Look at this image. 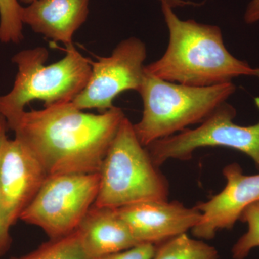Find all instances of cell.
Segmentation results:
<instances>
[{
	"instance_id": "obj_1",
	"label": "cell",
	"mask_w": 259,
	"mask_h": 259,
	"mask_svg": "<svg viewBox=\"0 0 259 259\" xmlns=\"http://www.w3.org/2000/svg\"><path fill=\"white\" fill-rule=\"evenodd\" d=\"M8 127L41 163L48 177L100 172L104 158L125 117L114 106L87 113L72 102L40 110L0 112Z\"/></svg>"
},
{
	"instance_id": "obj_2",
	"label": "cell",
	"mask_w": 259,
	"mask_h": 259,
	"mask_svg": "<svg viewBox=\"0 0 259 259\" xmlns=\"http://www.w3.org/2000/svg\"><path fill=\"white\" fill-rule=\"evenodd\" d=\"M161 5L169 42L162 57L145 66V71L165 81L196 88L231 82L241 76L259 79L258 68L239 60L226 49L219 27L181 20L169 5Z\"/></svg>"
},
{
	"instance_id": "obj_3",
	"label": "cell",
	"mask_w": 259,
	"mask_h": 259,
	"mask_svg": "<svg viewBox=\"0 0 259 259\" xmlns=\"http://www.w3.org/2000/svg\"><path fill=\"white\" fill-rule=\"evenodd\" d=\"M236 90L233 82L196 88L159 79L145 71L141 90L143 115L134 125L146 147L158 140L203 122Z\"/></svg>"
},
{
	"instance_id": "obj_4",
	"label": "cell",
	"mask_w": 259,
	"mask_h": 259,
	"mask_svg": "<svg viewBox=\"0 0 259 259\" xmlns=\"http://www.w3.org/2000/svg\"><path fill=\"white\" fill-rule=\"evenodd\" d=\"M100 175L95 207L119 209L168 200V181L140 142L134 124L126 116L104 158Z\"/></svg>"
},
{
	"instance_id": "obj_5",
	"label": "cell",
	"mask_w": 259,
	"mask_h": 259,
	"mask_svg": "<svg viewBox=\"0 0 259 259\" xmlns=\"http://www.w3.org/2000/svg\"><path fill=\"white\" fill-rule=\"evenodd\" d=\"M66 48V56L50 65H44L49 58L44 47L20 51L13 56L18 73L12 90L0 95V112L24 110L33 100L44 102V107L72 102L90 79L91 61L74 45Z\"/></svg>"
},
{
	"instance_id": "obj_6",
	"label": "cell",
	"mask_w": 259,
	"mask_h": 259,
	"mask_svg": "<svg viewBox=\"0 0 259 259\" xmlns=\"http://www.w3.org/2000/svg\"><path fill=\"white\" fill-rule=\"evenodd\" d=\"M100 180V172L48 177L20 220L41 228L50 239L67 236L93 207Z\"/></svg>"
},
{
	"instance_id": "obj_7",
	"label": "cell",
	"mask_w": 259,
	"mask_h": 259,
	"mask_svg": "<svg viewBox=\"0 0 259 259\" xmlns=\"http://www.w3.org/2000/svg\"><path fill=\"white\" fill-rule=\"evenodd\" d=\"M236 116V108L224 102L199 127L158 140L146 148L160 167L169 159L188 161L199 148H229L249 156L259 170V121L253 125H238L233 122Z\"/></svg>"
},
{
	"instance_id": "obj_8",
	"label": "cell",
	"mask_w": 259,
	"mask_h": 259,
	"mask_svg": "<svg viewBox=\"0 0 259 259\" xmlns=\"http://www.w3.org/2000/svg\"><path fill=\"white\" fill-rule=\"evenodd\" d=\"M147 56L142 40L131 37L116 46L111 55L90 61L91 75L86 87L72 101L80 110L97 109L104 112L114 107V100L127 90L139 92Z\"/></svg>"
},
{
	"instance_id": "obj_9",
	"label": "cell",
	"mask_w": 259,
	"mask_h": 259,
	"mask_svg": "<svg viewBox=\"0 0 259 259\" xmlns=\"http://www.w3.org/2000/svg\"><path fill=\"white\" fill-rule=\"evenodd\" d=\"M47 177L25 145L15 138L5 140L0 153V212L8 228L20 220Z\"/></svg>"
},
{
	"instance_id": "obj_10",
	"label": "cell",
	"mask_w": 259,
	"mask_h": 259,
	"mask_svg": "<svg viewBox=\"0 0 259 259\" xmlns=\"http://www.w3.org/2000/svg\"><path fill=\"white\" fill-rule=\"evenodd\" d=\"M223 173L226 187L207 202L196 206L202 218L192 232L200 239H212L218 231L232 229L243 211L259 201V174L245 175L237 163L225 167Z\"/></svg>"
},
{
	"instance_id": "obj_11",
	"label": "cell",
	"mask_w": 259,
	"mask_h": 259,
	"mask_svg": "<svg viewBox=\"0 0 259 259\" xmlns=\"http://www.w3.org/2000/svg\"><path fill=\"white\" fill-rule=\"evenodd\" d=\"M116 210L140 244H161L187 233L202 218L197 207L190 208L176 201H149Z\"/></svg>"
},
{
	"instance_id": "obj_12",
	"label": "cell",
	"mask_w": 259,
	"mask_h": 259,
	"mask_svg": "<svg viewBox=\"0 0 259 259\" xmlns=\"http://www.w3.org/2000/svg\"><path fill=\"white\" fill-rule=\"evenodd\" d=\"M89 5L90 0H35L21 7L20 20L32 31L68 47L88 19Z\"/></svg>"
},
{
	"instance_id": "obj_13",
	"label": "cell",
	"mask_w": 259,
	"mask_h": 259,
	"mask_svg": "<svg viewBox=\"0 0 259 259\" xmlns=\"http://www.w3.org/2000/svg\"><path fill=\"white\" fill-rule=\"evenodd\" d=\"M80 241L90 259H97L139 245L116 209L90 208L78 226Z\"/></svg>"
},
{
	"instance_id": "obj_14",
	"label": "cell",
	"mask_w": 259,
	"mask_h": 259,
	"mask_svg": "<svg viewBox=\"0 0 259 259\" xmlns=\"http://www.w3.org/2000/svg\"><path fill=\"white\" fill-rule=\"evenodd\" d=\"M153 259H218L214 247L183 233L156 245Z\"/></svg>"
},
{
	"instance_id": "obj_15",
	"label": "cell",
	"mask_w": 259,
	"mask_h": 259,
	"mask_svg": "<svg viewBox=\"0 0 259 259\" xmlns=\"http://www.w3.org/2000/svg\"><path fill=\"white\" fill-rule=\"evenodd\" d=\"M11 259H90L81 246L77 231L66 236L50 239L37 249Z\"/></svg>"
},
{
	"instance_id": "obj_16",
	"label": "cell",
	"mask_w": 259,
	"mask_h": 259,
	"mask_svg": "<svg viewBox=\"0 0 259 259\" xmlns=\"http://www.w3.org/2000/svg\"><path fill=\"white\" fill-rule=\"evenodd\" d=\"M21 7L19 0H0V42L3 44H18L23 40Z\"/></svg>"
},
{
	"instance_id": "obj_17",
	"label": "cell",
	"mask_w": 259,
	"mask_h": 259,
	"mask_svg": "<svg viewBox=\"0 0 259 259\" xmlns=\"http://www.w3.org/2000/svg\"><path fill=\"white\" fill-rule=\"evenodd\" d=\"M239 220L248 224V231L233 245L232 255L234 259H245L252 249L259 247V201L248 206Z\"/></svg>"
},
{
	"instance_id": "obj_18",
	"label": "cell",
	"mask_w": 259,
	"mask_h": 259,
	"mask_svg": "<svg viewBox=\"0 0 259 259\" xmlns=\"http://www.w3.org/2000/svg\"><path fill=\"white\" fill-rule=\"evenodd\" d=\"M8 122L4 116L0 114V153L5 140L8 139ZM10 228L7 226L0 212V256L5 255L9 250L12 244V238L10 233Z\"/></svg>"
},
{
	"instance_id": "obj_19",
	"label": "cell",
	"mask_w": 259,
	"mask_h": 259,
	"mask_svg": "<svg viewBox=\"0 0 259 259\" xmlns=\"http://www.w3.org/2000/svg\"><path fill=\"white\" fill-rule=\"evenodd\" d=\"M156 248V245L149 243H141L129 249L97 259H153Z\"/></svg>"
},
{
	"instance_id": "obj_20",
	"label": "cell",
	"mask_w": 259,
	"mask_h": 259,
	"mask_svg": "<svg viewBox=\"0 0 259 259\" xmlns=\"http://www.w3.org/2000/svg\"><path fill=\"white\" fill-rule=\"evenodd\" d=\"M243 20L248 25L259 22V0H250L245 8Z\"/></svg>"
},
{
	"instance_id": "obj_21",
	"label": "cell",
	"mask_w": 259,
	"mask_h": 259,
	"mask_svg": "<svg viewBox=\"0 0 259 259\" xmlns=\"http://www.w3.org/2000/svg\"><path fill=\"white\" fill-rule=\"evenodd\" d=\"M161 4H166L169 5L171 8H176L186 6H201L202 3H197L195 2L190 1V0H158Z\"/></svg>"
},
{
	"instance_id": "obj_22",
	"label": "cell",
	"mask_w": 259,
	"mask_h": 259,
	"mask_svg": "<svg viewBox=\"0 0 259 259\" xmlns=\"http://www.w3.org/2000/svg\"><path fill=\"white\" fill-rule=\"evenodd\" d=\"M34 1H35V0H19L20 3H23V4L27 5L30 4V3H33Z\"/></svg>"
}]
</instances>
